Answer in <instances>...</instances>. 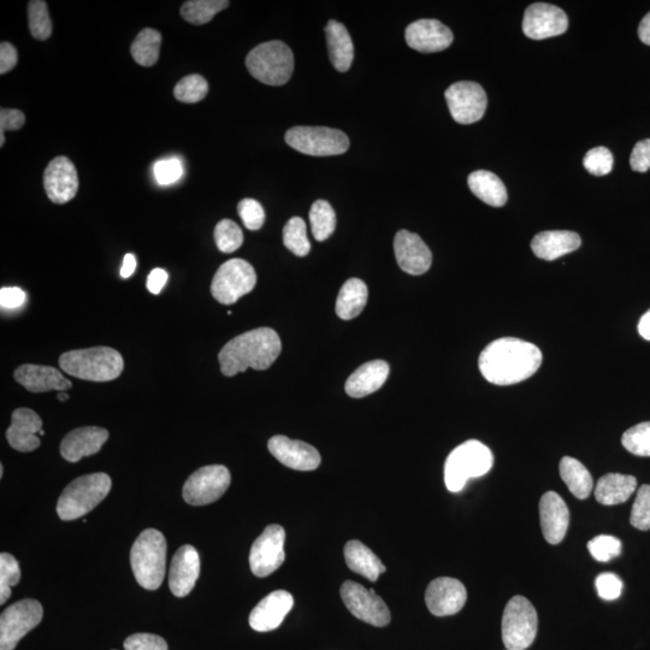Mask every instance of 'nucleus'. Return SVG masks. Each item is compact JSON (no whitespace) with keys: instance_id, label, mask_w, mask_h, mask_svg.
<instances>
[{"instance_id":"nucleus-54","label":"nucleus","mask_w":650,"mask_h":650,"mask_svg":"<svg viewBox=\"0 0 650 650\" xmlns=\"http://www.w3.org/2000/svg\"><path fill=\"white\" fill-rule=\"evenodd\" d=\"M26 303V293L19 287H5L0 289V305L2 309H19Z\"/></svg>"},{"instance_id":"nucleus-7","label":"nucleus","mask_w":650,"mask_h":650,"mask_svg":"<svg viewBox=\"0 0 650 650\" xmlns=\"http://www.w3.org/2000/svg\"><path fill=\"white\" fill-rule=\"evenodd\" d=\"M246 67L264 85H286L294 72L293 52L282 41H268L248 53Z\"/></svg>"},{"instance_id":"nucleus-16","label":"nucleus","mask_w":650,"mask_h":650,"mask_svg":"<svg viewBox=\"0 0 650 650\" xmlns=\"http://www.w3.org/2000/svg\"><path fill=\"white\" fill-rule=\"evenodd\" d=\"M569 19L563 9L552 4L535 3L525 11L523 32L528 38L543 40L564 34Z\"/></svg>"},{"instance_id":"nucleus-20","label":"nucleus","mask_w":650,"mask_h":650,"mask_svg":"<svg viewBox=\"0 0 650 650\" xmlns=\"http://www.w3.org/2000/svg\"><path fill=\"white\" fill-rule=\"evenodd\" d=\"M394 252L401 270L410 275H423L433 263V254L417 234L400 230L394 239Z\"/></svg>"},{"instance_id":"nucleus-49","label":"nucleus","mask_w":650,"mask_h":650,"mask_svg":"<svg viewBox=\"0 0 650 650\" xmlns=\"http://www.w3.org/2000/svg\"><path fill=\"white\" fill-rule=\"evenodd\" d=\"M596 590L601 599L613 601L619 598L623 593L624 583L619 576L614 573L606 572L596 578Z\"/></svg>"},{"instance_id":"nucleus-29","label":"nucleus","mask_w":650,"mask_h":650,"mask_svg":"<svg viewBox=\"0 0 650 650\" xmlns=\"http://www.w3.org/2000/svg\"><path fill=\"white\" fill-rule=\"evenodd\" d=\"M389 365L383 360H372L360 366L346 382V393L352 398H364L377 392L389 376Z\"/></svg>"},{"instance_id":"nucleus-24","label":"nucleus","mask_w":650,"mask_h":650,"mask_svg":"<svg viewBox=\"0 0 650 650\" xmlns=\"http://www.w3.org/2000/svg\"><path fill=\"white\" fill-rule=\"evenodd\" d=\"M540 519L546 541L551 545H559L565 539L570 524L569 507L559 494L548 492L542 496Z\"/></svg>"},{"instance_id":"nucleus-51","label":"nucleus","mask_w":650,"mask_h":650,"mask_svg":"<svg viewBox=\"0 0 650 650\" xmlns=\"http://www.w3.org/2000/svg\"><path fill=\"white\" fill-rule=\"evenodd\" d=\"M155 176L159 185L167 186L180 180L182 165L179 159H164L155 165Z\"/></svg>"},{"instance_id":"nucleus-14","label":"nucleus","mask_w":650,"mask_h":650,"mask_svg":"<svg viewBox=\"0 0 650 650\" xmlns=\"http://www.w3.org/2000/svg\"><path fill=\"white\" fill-rule=\"evenodd\" d=\"M286 531L281 525L273 524L265 528L263 534L254 541L250 552V566L254 576L263 578L279 570L285 563Z\"/></svg>"},{"instance_id":"nucleus-60","label":"nucleus","mask_w":650,"mask_h":650,"mask_svg":"<svg viewBox=\"0 0 650 650\" xmlns=\"http://www.w3.org/2000/svg\"><path fill=\"white\" fill-rule=\"evenodd\" d=\"M57 398L59 401H62L63 403V401H67L69 399V395L65 392H59Z\"/></svg>"},{"instance_id":"nucleus-61","label":"nucleus","mask_w":650,"mask_h":650,"mask_svg":"<svg viewBox=\"0 0 650 650\" xmlns=\"http://www.w3.org/2000/svg\"><path fill=\"white\" fill-rule=\"evenodd\" d=\"M4 475V466L0 465V477H3Z\"/></svg>"},{"instance_id":"nucleus-36","label":"nucleus","mask_w":650,"mask_h":650,"mask_svg":"<svg viewBox=\"0 0 650 650\" xmlns=\"http://www.w3.org/2000/svg\"><path fill=\"white\" fill-rule=\"evenodd\" d=\"M161 44L162 34L156 29L145 28L133 41L130 53L141 67H153L158 62Z\"/></svg>"},{"instance_id":"nucleus-42","label":"nucleus","mask_w":650,"mask_h":650,"mask_svg":"<svg viewBox=\"0 0 650 650\" xmlns=\"http://www.w3.org/2000/svg\"><path fill=\"white\" fill-rule=\"evenodd\" d=\"M21 569L19 561L9 553L0 554V604L4 605L11 595V587L19 584Z\"/></svg>"},{"instance_id":"nucleus-2","label":"nucleus","mask_w":650,"mask_h":650,"mask_svg":"<svg viewBox=\"0 0 650 650\" xmlns=\"http://www.w3.org/2000/svg\"><path fill=\"white\" fill-rule=\"evenodd\" d=\"M282 344L279 334L270 328H258L236 336L218 354L224 376L232 377L247 369L267 370L279 358Z\"/></svg>"},{"instance_id":"nucleus-9","label":"nucleus","mask_w":650,"mask_h":650,"mask_svg":"<svg viewBox=\"0 0 650 650\" xmlns=\"http://www.w3.org/2000/svg\"><path fill=\"white\" fill-rule=\"evenodd\" d=\"M286 143L307 156H338L347 152L350 140L339 129L325 127H294L286 134Z\"/></svg>"},{"instance_id":"nucleus-35","label":"nucleus","mask_w":650,"mask_h":650,"mask_svg":"<svg viewBox=\"0 0 650 650\" xmlns=\"http://www.w3.org/2000/svg\"><path fill=\"white\" fill-rule=\"evenodd\" d=\"M559 470L567 488L577 499L589 498L594 489V480L588 469L579 460L564 457L561 459Z\"/></svg>"},{"instance_id":"nucleus-27","label":"nucleus","mask_w":650,"mask_h":650,"mask_svg":"<svg viewBox=\"0 0 650 650\" xmlns=\"http://www.w3.org/2000/svg\"><path fill=\"white\" fill-rule=\"evenodd\" d=\"M109 439V431L98 427H84L70 431L61 443V455L69 463L97 454Z\"/></svg>"},{"instance_id":"nucleus-41","label":"nucleus","mask_w":650,"mask_h":650,"mask_svg":"<svg viewBox=\"0 0 650 650\" xmlns=\"http://www.w3.org/2000/svg\"><path fill=\"white\" fill-rule=\"evenodd\" d=\"M209 84L202 75L193 74L183 78L174 88V96L179 102L195 104L208 96Z\"/></svg>"},{"instance_id":"nucleus-44","label":"nucleus","mask_w":650,"mask_h":650,"mask_svg":"<svg viewBox=\"0 0 650 650\" xmlns=\"http://www.w3.org/2000/svg\"><path fill=\"white\" fill-rule=\"evenodd\" d=\"M215 241L218 250L223 253H233L239 250L244 242V234L235 222L222 220L215 228Z\"/></svg>"},{"instance_id":"nucleus-28","label":"nucleus","mask_w":650,"mask_h":650,"mask_svg":"<svg viewBox=\"0 0 650 650\" xmlns=\"http://www.w3.org/2000/svg\"><path fill=\"white\" fill-rule=\"evenodd\" d=\"M581 245V236L569 232V230L542 232L531 241V248H533L535 256L548 260V262L577 251Z\"/></svg>"},{"instance_id":"nucleus-3","label":"nucleus","mask_w":650,"mask_h":650,"mask_svg":"<svg viewBox=\"0 0 650 650\" xmlns=\"http://www.w3.org/2000/svg\"><path fill=\"white\" fill-rule=\"evenodd\" d=\"M59 366L68 375L80 380L109 382L120 377L124 368L121 353L111 347H92L65 352Z\"/></svg>"},{"instance_id":"nucleus-59","label":"nucleus","mask_w":650,"mask_h":650,"mask_svg":"<svg viewBox=\"0 0 650 650\" xmlns=\"http://www.w3.org/2000/svg\"><path fill=\"white\" fill-rule=\"evenodd\" d=\"M638 333L643 339L650 341V310L644 313L640 323H638Z\"/></svg>"},{"instance_id":"nucleus-5","label":"nucleus","mask_w":650,"mask_h":650,"mask_svg":"<svg viewBox=\"0 0 650 650\" xmlns=\"http://www.w3.org/2000/svg\"><path fill=\"white\" fill-rule=\"evenodd\" d=\"M493 464V453L486 445L477 440L464 442L446 460L445 482L449 492H460L471 478L488 474Z\"/></svg>"},{"instance_id":"nucleus-46","label":"nucleus","mask_w":650,"mask_h":650,"mask_svg":"<svg viewBox=\"0 0 650 650\" xmlns=\"http://www.w3.org/2000/svg\"><path fill=\"white\" fill-rule=\"evenodd\" d=\"M588 549L595 560L606 563V561L619 557L622 553V542L614 536L600 535L589 541Z\"/></svg>"},{"instance_id":"nucleus-8","label":"nucleus","mask_w":650,"mask_h":650,"mask_svg":"<svg viewBox=\"0 0 650 650\" xmlns=\"http://www.w3.org/2000/svg\"><path fill=\"white\" fill-rule=\"evenodd\" d=\"M539 617L535 607L524 596H513L502 616V641L506 650H525L534 643Z\"/></svg>"},{"instance_id":"nucleus-4","label":"nucleus","mask_w":650,"mask_h":650,"mask_svg":"<svg viewBox=\"0 0 650 650\" xmlns=\"http://www.w3.org/2000/svg\"><path fill=\"white\" fill-rule=\"evenodd\" d=\"M130 565L140 587H161L167 570V540L161 531L146 529L139 535L130 551Z\"/></svg>"},{"instance_id":"nucleus-34","label":"nucleus","mask_w":650,"mask_h":650,"mask_svg":"<svg viewBox=\"0 0 650 650\" xmlns=\"http://www.w3.org/2000/svg\"><path fill=\"white\" fill-rule=\"evenodd\" d=\"M368 294V287L362 280H348L336 300V313L345 321L358 317L368 303Z\"/></svg>"},{"instance_id":"nucleus-30","label":"nucleus","mask_w":650,"mask_h":650,"mask_svg":"<svg viewBox=\"0 0 650 650\" xmlns=\"http://www.w3.org/2000/svg\"><path fill=\"white\" fill-rule=\"evenodd\" d=\"M330 61L340 73L351 68L354 59V46L347 28L338 21H329L325 27Z\"/></svg>"},{"instance_id":"nucleus-17","label":"nucleus","mask_w":650,"mask_h":650,"mask_svg":"<svg viewBox=\"0 0 650 650\" xmlns=\"http://www.w3.org/2000/svg\"><path fill=\"white\" fill-rule=\"evenodd\" d=\"M468 600V592L458 579L440 577L428 585L425 602L435 617L453 616L463 610Z\"/></svg>"},{"instance_id":"nucleus-56","label":"nucleus","mask_w":650,"mask_h":650,"mask_svg":"<svg viewBox=\"0 0 650 650\" xmlns=\"http://www.w3.org/2000/svg\"><path fill=\"white\" fill-rule=\"evenodd\" d=\"M168 279L169 275L167 271L163 269H153L149 275V279H147V289H149L152 294L157 295L162 292Z\"/></svg>"},{"instance_id":"nucleus-12","label":"nucleus","mask_w":650,"mask_h":650,"mask_svg":"<svg viewBox=\"0 0 650 650\" xmlns=\"http://www.w3.org/2000/svg\"><path fill=\"white\" fill-rule=\"evenodd\" d=\"M230 481L232 477L226 466H204L188 477L183 486V499L192 506L212 504L227 492Z\"/></svg>"},{"instance_id":"nucleus-33","label":"nucleus","mask_w":650,"mask_h":650,"mask_svg":"<svg viewBox=\"0 0 650 650\" xmlns=\"http://www.w3.org/2000/svg\"><path fill=\"white\" fill-rule=\"evenodd\" d=\"M471 192L494 208H501L507 203V189L498 176L487 170H478L469 176Z\"/></svg>"},{"instance_id":"nucleus-38","label":"nucleus","mask_w":650,"mask_h":650,"mask_svg":"<svg viewBox=\"0 0 650 650\" xmlns=\"http://www.w3.org/2000/svg\"><path fill=\"white\" fill-rule=\"evenodd\" d=\"M310 223L312 234L317 241L328 240L336 227V215L332 205L325 200H317L310 211Z\"/></svg>"},{"instance_id":"nucleus-47","label":"nucleus","mask_w":650,"mask_h":650,"mask_svg":"<svg viewBox=\"0 0 650 650\" xmlns=\"http://www.w3.org/2000/svg\"><path fill=\"white\" fill-rule=\"evenodd\" d=\"M614 158L612 152L606 147H595L584 157V168L595 176H605L613 169Z\"/></svg>"},{"instance_id":"nucleus-58","label":"nucleus","mask_w":650,"mask_h":650,"mask_svg":"<svg viewBox=\"0 0 650 650\" xmlns=\"http://www.w3.org/2000/svg\"><path fill=\"white\" fill-rule=\"evenodd\" d=\"M638 37L643 44L650 46V13L641 21L640 27H638Z\"/></svg>"},{"instance_id":"nucleus-26","label":"nucleus","mask_w":650,"mask_h":650,"mask_svg":"<svg viewBox=\"0 0 650 650\" xmlns=\"http://www.w3.org/2000/svg\"><path fill=\"white\" fill-rule=\"evenodd\" d=\"M14 377L17 383L32 393H47L51 390L65 392L73 387V383L52 366L25 364L16 369Z\"/></svg>"},{"instance_id":"nucleus-19","label":"nucleus","mask_w":650,"mask_h":650,"mask_svg":"<svg viewBox=\"0 0 650 650\" xmlns=\"http://www.w3.org/2000/svg\"><path fill=\"white\" fill-rule=\"evenodd\" d=\"M271 454L289 469L298 471L316 470L321 465L317 449L303 441L291 440L286 436L271 437L268 443Z\"/></svg>"},{"instance_id":"nucleus-21","label":"nucleus","mask_w":650,"mask_h":650,"mask_svg":"<svg viewBox=\"0 0 650 650\" xmlns=\"http://www.w3.org/2000/svg\"><path fill=\"white\" fill-rule=\"evenodd\" d=\"M405 39L411 49L434 53L448 49L453 43L451 29L437 20H419L406 28Z\"/></svg>"},{"instance_id":"nucleus-22","label":"nucleus","mask_w":650,"mask_h":650,"mask_svg":"<svg viewBox=\"0 0 650 650\" xmlns=\"http://www.w3.org/2000/svg\"><path fill=\"white\" fill-rule=\"evenodd\" d=\"M293 606L294 599L291 593L286 590H276V592L265 596L253 608L250 616L251 628L258 632H269L280 628Z\"/></svg>"},{"instance_id":"nucleus-43","label":"nucleus","mask_w":650,"mask_h":650,"mask_svg":"<svg viewBox=\"0 0 650 650\" xmlns=\"http://www.w3.org/2000/svg\"><path fill=\"white\" fill-rule=\"evenodd\" d=\"M622 443L626 451L637 457H650V422L635 425L626 430Z\"/></svg>"},{"instance_id":"nucleus-6","label":"nucleus","mask_w":650,"mask_h":650,"mask_svg":"<svg viewBox=\"0 0 650 650\" xmlns=\"http://www.w3.org/2000/svg\"><path fill=\"white\" fill-rule=\"evenodd\" d=\"M112 487L109 475H86L76 478L63 490L57 504V514L62 520H75L90 513L110 493Z\"/></svg>"},{"instance_id":"nucleus-10","label":"nucleus","mask_w":650,"mask_h":650,"mask_svg":"<svg viewBox=\"0 0 650 650\" xmlns=\"http://www.w3.org/2000/svg\"><path fill=\"white\" fill-rule=\"evenodd\" d=\"M257 285V274L244 259H230L221 265L211 283V294L218 303L233 305Z\"/></svg>"},{"instance_id":"nucleus-31","label":"nucleus","mask_w":650,"mask_h":650,"mask_svg":"<svg viewBox=\"0 0 650 650\" xmlns=\"http://www.w3.org/2000/svg\"><path fill=\"white\" fill-rule=\"evenodd\" d=\"M637 480L634 476L607 474L596 484L595 498L602 505L614 506L628 501L636 492Z\"/></svg>"},{"instance_id":"nucleus-37","label":"nucleus","mask_w":650,"mask_h":650,"mask_svg":"<svg viewBox=\"0 0 650 650\" xmlns=\"http://www.w3.org/2000/svg\"><path fill=\"white\" fill-rule=\"evenodd\" d=\"M229 4L227 0H189L181 7V16L191 25L202 26L227 9Z\"/></svg>"},{"instance_id":"nucleus-57","label":"nucleus","mask_w":650,"mask_h":650,"mask_svg":"<svg viewBox=\"0 0 650 650\" xmlns=\"http://www.w3.org/2000/svg\"><path fill=\"white\" fill-rule=\"evenodd\" d=\"M135 269H137V259L133 254H126V257L123 259V265L120 271L123 279H128V277L134 274Z\"/></svg>"},{"instance_id":"nucleus-23","label":"nucleus","mask_w":650,"mask_h":650,"mask_svg":"<svg viewBox=\"0 0 650 650\" xmlns=\"http://www.w3.org/2000/svg\"><path fill=\"white\" fill-rule=\"evenodd\" d=\"M200 575V558L193 546H182L171 561L169 587L177 598L192 592Z\"/></svg>"},{"instance_id":"nucleus-15","label":"nucleus","mask_w":650,"mask_h":650,"mask_svg":"<svg viewBox=\"0 0 650 650\" xmlns=\"http://www.w3.org/2000/svg\"><path fill=\"white\" fill-rule=\"evenodd\" d=\"M445 97L453 120L460 124L480 121L487 110V94L477 82H455L448 88Z\"/></svg>"},{"instance_id":"nucleus-55","label":"nucleus","mask_w":650,"mask_h":650,"mask_svg":"<svg viewBox=\"0 0 650 650\" xmlns=\"http://www.w3.org/2000/svg\"><path fill=\"white\" fill-rule=\"evenodd\" d=\"M17 50L10 43L0 45V74L4 75L13 70L17 65Z\"/></svg>"},{"instance_id":"nucleus-50","label":"nucleus","mask_w":650,"mask_h":650,"mask_svg":"<svg viewBox=\"0 0 650 650\" xmlns=\"http://www.w3.org/2000/svg\"><path fill=\"white\" fill-rule=\"evenodd\" d=\"M126 650H168L164 638L152 634H135L124 641Z\"/></svg>"},{"instance_id":"nucleus-11","label":"nucleus","mask_w":650,"mask_h":650,"mask_svg":"<svg viewBox=\"0 0 650 650\" xmlns=\"http://www.w3.org/2000/svg\"><path fill=\"white\" fill-rule=\"evenodd\" d=\"M44 617L43 606L34 599L11 605L0 617V650H15L29 631L37 628Z\"/></svg>"},{"instance_id":"nucleus-13","label":"nucleus","mask_w":650,"mask_h":650,"mask_svg":"<svg viewBox=\"0 0 650 650\" xmlns=\"http://www.w3.org/2000/svg\"><path fill=\"white\" fill-rule=\"evenodd\" d=\"M341 599L354 617L376 628L390 623L389 608L375 589H366L362 584L346 581L341 587Z\"/></svg>"},{"instance_id":"nucleus-1","label":"nucleus","mask_w":650,"mask_h":650,"mask_svg":"<svg viewBox=\"0 0 650 650\" xmlns=\"http://www.w3.org/2000/svg\"><path fill=\"white\" fill-rule=\"evenodd\" d=\"M542 364L539 347L528 341L502 338L490 342L481 353V374L496 386H511L528 380Z\"/></svg>"},{"instance_id":"nucleus-53","label":"nucleus","mask_w":650,"mask_h":650,"mask_svg":"<svg viewBox=\"0 0 650 650\" xmlns=\"http://www.w3.org/2000/svg\"><path fill=\"white\" fill-rule=\"evenodd\" d=\"M631 168L638 173H646L650 169V139L641 140L632 150Z\"/></svg>"},{"instance_id":"nucleus-32","label":"nucleus","mask_w":650,"mask_h":650,"mask_svg":"<svg viewBox=\"0 0 650 650\" xmlns=\"http://www.w3.org/2000/svg\"><path fill=\"white\" fill-rule=\"evenodd\" d=\"M345 560L350 570L371 582H376L378 577L386 572V566L377 558V555L364 543L357 540L346 543Z\"/></svg>"},{"instance_id":"nucleus-52","label":"nucleus","mask_w":650,"mask_h":650,"mask_svg":"<svg viewBox=\"0 0 650 650\" xmlns=\"http://www.w3.org/2000/svg\"><path fill=\"white\" fill-rule=\"evenodd\" d=\"M26 123V116L22 111L16 109L0 110V146H4V134L7 130H19Z\"/></svg>"},{"instance_id":"nucleus-48","label":"nucleus","mask_w":650,"mask_h":650,"mask_svg":"<svg viewBox=\"0 0 650 650\" xmlns=\"http://www.w3.org/2000/svg\"><path fill=\"white\" fill-rule=\"evenodd\" d=\"M239 216L244 226L250 230H259L265 223L263 206L257 200L244 199L238 205Z\"/></svg>"},{"instance_id":"nucleus-40","label":"nucleus","mask_w":650,"mask_h":650,"mask_svg":"<svg viewBox=\"0 0 650 650\" xmlns=\"http://www.w3.org/2000/svg\"><path fill=\"white\" fill-rule=\"evenodd\" d=\"M28 25L32 37L37 40H47L52 34V21L44 0H32L28 4Z\"/></svg>"},{"instance_id":"nucleus-45","label":"nucleus","mask_w":650,"mask_h":650,"mask_svg":"<svg viewBox=\"0 0 650 650\" xmlns=\"http://www.w3.org/2000/svg\"><path fill=\"white\" fill-rule=\"evenodd\" d=\"M630 523L632 527L638 530H650V484H643L637 490L634 506H632Z\"/></svg>"},{"instance_id":"nucleus-25","label":"nucleus","mask_w":650,"mask_h":650,"mask_svg":"<svg viewBox=\"0 0 650 650\" xmlns=\"http://www.w3.org/2000/svg\"><path fill=\"white\" fill-rule=\"evenodd\" d=\"M41 430L43 421L37 412L17 409L11 416V425L7 431L9 445L22 453L33 452L40 446L38 435Z\"/></svg>"},{"instance_id":"nucleus-18","label":"nucleus","mask_w":650,"mask_h":650,"mask_svg":"<svg viewBox=\"0 0 650 650\" xmlns=\"http://www.w3.org/2000/svg\"><path fill=\"white\" fill-rule=\"evenodd\" d=\"M44 188L47 197L55 204H67L75 198L79 191V176L68 157H56L47 165Z\"/></svg>"},{"instance_id":"nucleus-39","label":"nucleus","mask_w":650,"mask_h":650,"mask_svg":"<svg viewBox=\"0 0 650 650\" xmlns=\"http://www.w3.org/2000/svg\"><path fill=\"white\" fill-rule=\"evenodd\" d=\"M283 244L289 251L298 257H305L310 253L311 244L307 238L306 224L303 218L293 217L283 228Z\"/></svg>"}]
</instances>
